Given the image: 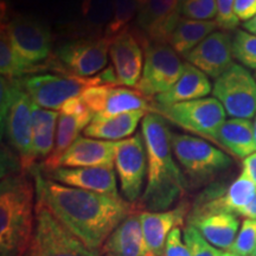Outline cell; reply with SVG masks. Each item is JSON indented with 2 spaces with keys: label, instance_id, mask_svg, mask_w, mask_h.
I'll return each mask as SVG.
<instances>
[{
  "label": "cell",
  "instance_id": "1",
  "mask_svg": "<svg viewBox=\"0 0 256 256\" xmlns=\"http://www.w3.org/2000/svg\"><path fill=\"white\" fill-rule=\"evenodd\" d=\"M36 198L92 252L102 246L122 220L132 214V204L120 197L68 186L34 174Z\"/></svg>",
  "mask_w": 256,
  "mask_h": 256
},
{
  "label": "cell",
  "instance_id": "2",
  "mask_svg": "<svg viewBox=\"0 0 256 256\" xmlns=\"http://www.w3.org/2000/svg\"><path fill=\"white\" fill-rule=\"evenodd\" d=\"M160 114L147 113L142 134L147 153V184L140 200L146 211H165L185 194L186 179L174 159L172 132Z\"/></svg>",
  "mask_w": 256,
  "mask_h": 256
},
{
  "label": "cell",
  "instance_id": "3",
  "mask_svg": "<svg viewBox=\"0 0 256 256\" xmlns=\"http://www.w3.org/2000/svg\"><path fill=\"white\" fill-rule=\"evenodd\" d=\"M36 186L23 174L5 176L0 188V255L20 256L36 223Z\"/></svg>",
  "mask_w": 256,
  "mask_h": 256
},
{
  "label": "cell",
  "instance_id": "4",
  "mask_svg": "<svg viewBox=\"0 0 256 256\" xmlns=\"http://www.w3.org/2000/svg\"><path fill=\"white\" fill-rule=\"evenodd\" d=\"M20 256H100V252L86 247L36 198L34 230Z\"/></svg>",
  "mask_w": 256,
  "mask_h": 256
},
{
  "label": "cell",
  "instance_id": "5",
  "mask_svg": "<svg viewBox=\"0 0 256 256\" xmlns=\"http://www.w3.org/2000/svg\"><path fill=\"white\" fill-rule=\"evenodd\" d=\"M112 38L106 36L87 37L63 43L49 60V66L78 78H92L101 72L108 63Z\"/></svg>",
  "mask_w": 256,
  "mask_h": 256
},
{
  "label": "cell",
  "instance_id": "6",
  "mask_svg": "<svg viewBox=\"0 0 256 256\" xmlns=\"http://www.w3.org/2000/svg\"><path fill=\"white\" fill-rule=\"evenodd\" d=\"M12 46L25 64L38 72L48 66L52 51L50 28L34 16L16 14L6 23Z\"/></svg>",
  "mask_w": 256,
  "mask_h": 256
},
{
  "label": "cell",
  "instance_id": "7",
  "mask_svg": "<svg viewBox=\"0 0 256 256\" xmlns=\"http://www.w3.org/2000/svg\"><path fill=\"white\" fill-rule=\"evenodd\" d=\"M152 110L183 130L214 140L220 126L226 122V112L216 98H203L185 101L170 107L153 104Z\"/></svg>",
  "mask_w": 256,
  "mask_h": 256
},
{
  "label": "cell",
  "instance_id": "8",
  "mask_svg": "<svg viewBox=\"0 0 256 256\" xmlns=\"http://www.w3.org/2000/svg\"><path fill=\"white\" fill-rule=\"evenodd\" d=\"M171 145L178 162L192 180L203 182L232 165L229 156L198 136L172 133Z\"/></svg>",
  "mask_w": 256,
  "mask_h": 256
},
{
  "label": "cell",
  "instance_id": "9",
  "mask_svg": "<svg viewBox=\"0 0 256 256\" xmlns=\"http://www.w3.org/2000/svg\"><path fill=\"white\" fill-rule=\"evenodd\" d=\"M185 64L168 44L151 43L145 48L142 78L136 90L148 100L170 90L183 74Z\"/></svg>",
  "mask_w": 256,
  "mask_h": 256
},
{
  "label": "cell",
  "instance_id": "10",
  "mask_svg": "<svg viewBox=\"0 0 256 256\" xmlns=\"http://www.w3.org/2000/svg\"><path fill=\"white\" fill-rule=\"evenodd\" d=\"M22 82L34 104L50 110H60L70 98L80 96L89 87L100 86L95 76L78 78L68 74H37Z\"/></svg>",
  "mask_w": 256,
  "mask_h": 256
},
{
  "label": "cell",
  "instance_id": "11",
  "mask_svg": "<svg viewBox=\"0 0 256 256\" xmlns=\"http://www.w3.org/2000/svg\"><path fill=\"white\" fill-rule=\"evenodd\" d=\"M212 94L229 116L249 120L256 115V78L240 64L216 78Z\"/></svg>",
  "mask_w": 256,
  "mask_h": 256
},
{
  "label": "cell",
  "instance_id": "12",
  "mask_svg": "<svg viewBox=\"0 0 256 256\" xmlns=\"http://www.w3.org/2000/svg\"><path fill=\"white\" fill-rule=\"evenodd\" d=\"M32 108L34 101L24 89L23 82L16 80L11 104L2 118V133L5 132L10 144L18 152L23 170L34 168L31 162Z\"/></svg>",
  "mask_w": 256,
  "mask_h": 256
},
{
  "label": "cell",
  "instance_id": "13",
  "mask_svg": "<svg viewBox=\"0 0 256 256\" xmlns=\"http://www.w3.org/2000/svg\"><path fill=\"white\" fill-rule=\"evenodd\" d=\"M114 166L124 200L134 203L142 197L147 172V153L142 134L138 133L118 142Z\"/></svg>",
  "mask_w": 256,
  "mask_h": 256
},
{
  "label": "cell",
  "instance_id": "14",
  "mask_svg": "<svg viewBox=\"0 0 256 256\" xmlns=\"http://www.w3.org/2000/svg\"><path fill=\"white\" fill-rule=\"evenodd\" d=\"M182 0H147L136 18V36L146 48L151 43L168 44L171 34L182 19Z\"/></svg>",
  "mask_w": 256,
  "mask_h": 256
},
{
  "label": "cell",
  "instance_id": "15",
  "mask_svg": "<svg viewBox=\"0 0 256 256\" xmlns=\"http://www.w3.org/2000/svg\"><path fill=\"white\" fill-rule=\"evenodd\" d=\"M232 37L226 31H215L185 56L190 64L211 78H218L232 66Z\"/></svg>",
  "mask_w": 256,
  "mask_h": 256
},
{
  "label": "cell",
  "instance_id": "16",
  "mask_svg": "<svg viewBox=\"0 0 256 256\" xmlns=\"http://www.w3.org/2000/svg\"><path fill=\"white\" fill-rule=\"evenodd\" d=\"M110 56L120 84L136 88L142 78L145 62L142 44L136 34L128 28L120 32L113 38Z\"/></svg>",
  "mask_w": 256,
  "mask_h": 256
},
{
  "label": "cell",
  "instance_id": "17",
  "mask_svg": "<svg viewBox=\"0 0 256 256\" xmlns=\"http://www.w3.org/2000/svg\"><path fill=\"white\" fill-rule=\"evenodd\" d=\"M188 212L185 203L165 211H144L140 212L144 238L150 255L164 256L166 242L174 228L183 224Z\"/></svg>",
  "mask_w": 256,
  "mask_h": 256
},
{
  "label": "cell",
  "instance_id": "18",
  "mask_svg": "<svg viewBox=\"0 0 256 256\" xmlns=\"http://www.w3.org/2000/svg\"><path fill=\"white\" fill-rule=\"evenodd\" d=\"M50 174L51 179L57 183L112 197H120L116 176L112 168H58L51 171Z\"/></svg>",
  "mask_w": 256,
  "mask_h": 256
},
{
  "label": "cell",
  "instance_id": "19",
  "mask_svg": "<svg viewBox=\"0 0 256 256\" xmlns=\"http://www.w3.org/2000/svg\"><path fill=\"white\" fill-rule=\"evenodd\" d=\"M118 142L78 136L60 158L58 168H112Z\"/></svg>",
  "mask_w": 256,
  "mask_h": 256
},
{
  "label": "cell",
  "instance_id": "20",
  "mask_svg": "<svg viewBox=\"0 0 256 256\" xmlns=\"http://www.w3.org/2000/svg\"><path fill=\"white\" fill-rule=\"evenodd\" d=\"M188 226H194L214 247L229 250L238 234L240 220L230 212L190 214Z\"/></svg>",
  "mask_w": 256,
  "mask_h": 256
},
{
  "label": "cell",
  "instance_id": "21",
  "mask_svg": "<svg viewBox=\"0 0 256 256\" xmlns=\"http://www.w3.org/2000/svg\"><path fill=\"white\" fill-rule=\"evenodd\" d=\"M100 255L147 256L150 255L144 238L140 214H130L113 230L102 246Z\"/></svg>",
  "mask_w": 256,
  "mask_h": 256
},
{
  "label": "cell",
  "instance_id": "22",
  "mask_svg": "<svg viewBox=\"0 0 256 256\" xmlns=\"http://www.w3.org/2000/svg\"><path fill=\"white\" fill-rule=\"evenodd\" d=\"M256 194V185L242 172L223 194H215L208 200H200L191 214L230 212L238 214Z\"/></svg>",
  "mask_w": 256,
  "mask_h": 256
},
{
  "label": "cell",
  "instance_id": "23",
  "mask_svg": "<svg viewBox=\"0 0 256 256\" xmlns=\"http://www.w3.org/2000/svg\"><path fill=\"white\" fill-rule=\"evenodd\" d=\"M211 92L209 78L196 66L185 63L183 74L176 84L164 94L156 96L154 101L160 107H170L185 101L203 98Z\"/></svg>",
  "mask_w": 256,
  "mask_h": 256
},
{
  "label": "cell",
  "instance_id": "24",
  "mask_svg": "<svg viewBox=\"0 0 256 256\" xmlns=\"http://www.w3.org/2000/svg\"><path fill=\"white\" fill-rule=\"evenodd\" d=\"M212 142L238 158H247L256 151L254 124L248 119L226 120Z\"/></svg>",
  "mask_w": 256,
  "mask_h": 256
},
{
  "label": "cell",
  "instance_id": "25",
  "mask_svg": "<svg viewBox=\"0 0 256 256\" xmlns=\"http://www.w3.org/2000/svg\"><path fill=\"white\" fill-rule=\"evenodd\" d=\"M60 113L56 110H44L34 104L32 108V148L31 162L38 159L46 160L55 146L57 122Z\"/></svg>",
  "mask_w": 256,
  "mask_h": 256
},
{
  "label": "cell",
  "instance_id": "26",
  "mask_svg": "<svg viewBox=\"0 0 256 256\" xmlns=\"http://www.w3.org/2000/svg\"><path fill=\"white\" fill-rule=\"evenodd\" d=\"M146 112L136 110L112 118L94 116L90 124L83 130L86 136L104 139L107 142H121L136 132L138 124L145 118Z\"/></svg>",
  "mask_w": 256,
  "mask_h": 256
},
{
  "label": "cell",
  "instance_id": "27",
  "mask_svg": "<svg viewBox=\"0 0 256 256\" xmlns=\"http://www.w3.org/2000/svg\"><path fill=\"white\" fill-rule=\"evenodd\" d=\"M218 28L216 20H192L182 18L168 40V46L178 55L186 56L202 40Z\"/></svg>",
  "mask_w": 256,
  "mask_h": 256
},
{
  "label": "cell",
  "instance_id": "28",
  "mask_svg": "<svg viewBox=\"0 0 256 256\" xmlns=\"http://www.w3.org/2000/svg\"><path fill=\"white\" fill-rule=\"evenodd\" d=\"M150 100L136 89L127 87H113L106 101L104 110L100 114L94 115L98 118H112L130 112L152 110Z\"/></svg>",
  "mask_w": 256,
  "mask_h": 256
},
{
  "label": "cell",
  "instance_id": "29",
  "mask_svg": "<svg viewBox=\"0 0 256 256\" xmlns=\"http://www.w3.org/2000/svg\"><path fill=\"white\" fill-rule=\"evenodd\" d=\"M84 130L86 127L76 118L72 116V115L60 113L58 122H57L55 146H54L51 154L44 160V170L51 172L54 170L58 168L60 158L70 148V146L78 139L80 132Z\"/></svg>",
  "mask_w": 256,
  "mask_h": 256
},
{
  "label": "cell",
  "instance_id": "30",
  "mask_svg": "<svg viewBox=\"0 0 256 256\" xmlns=\"http://www.w3.org/2000/svg\"><path fill=\"white\" fill-rule=\"evenodd\" d=\"M81 17L84 30L88 34H94V37H100V32L107 28L113 18V0H82Z\"/></svg>",
  "mask_w": 256,
  "mask_h": 256
},
{
  "label": "cell",
  "instance_id": "31",
  "mask_svg": "<svg viewBox=\"0 0 256 256\" xmlns=\"http://www.w3.org/2000/svg\"><path fill=\"white\" fill-rule=\"evenodd\" d=\"M0 72L2 78L8 80H18L31 72H38L37 69L25 64L19 58L12 46L8 28L2 24V36H0Z\"/></svg>",
  "mask_w": 256,
  "mask_h": 256
},
{
  "label": "cell",
  "instance_id": "32",
  "mask_svg": "<svg viewBox=\"0 0 256 256\" xmlns=\"http://www.w3.org/2000/svg\"><path fill=\"white\" fill-rule=\"evenodd\" d=\"M114 12L110 23L104 31V36L113 40L120 32L128 28V24L136 17L139 8L136 0H113Z\"/></svg>",
  "mask_w": 256,
  "mask_h": 256
},
{
  "label": "cell",
  "instance_id": "33",
  "mask_svg": "<svg viewBox=\"0 0 256 256\" xmlns=\"http://www.w3.org/2000/svg\"><path fill=\"white\" fill-rule=\"evenodd\" d=\"M234 57L249 69H256V34L243 30L236 31L232 37Z\"/></svg>",
  "mask_w": 256,
  "mask_h": 256
},
{
  "label": "cell",
  "instance_id": "34",
  "mask_svg": "<svg viewBox=\"0 0 256 256\" xmlns=\"http://www.w3.org/2000/svg\"><path fill=\"white\" fill-rule=\"evenodd\" d=\"M180 14L192 20H211L217 16V0H182Z\"/></svg>",
  "mask_w": 256,
  "mask_h": 256
},
{
  "label": "cell",
  "instance_id": "35",
  "mask_svg": "<svg viewBox=\"0 0 256 256\" xmlns=\"http://www.w3.org/2000/svg\"><path fill=\"white\" fill-rule=\"evenodd\" d=\"M256 249V220H244L236 236L235 242L229 249L238 256H252Z\"/></svg>",
  "mask_w": 256,
  "mask_h": 256
},
{
  "label": "cell",
  "instance_id": "36",
  "mask_svg": "<svg viewBox=\"0 0 256 256\" xmlns=\"http://www.w3.org/2000/svg\"><path fill=\"white\" fill-rule=\"evenodd\" d=\"M184 241L186 243L191 256H222L223 252L210 244L197 229L188 226L183 232Z\"/></svg>",
  "mask_w": 256,
  "mask_h": 256
},
{
  "label": "cell",
  "instance_id": "37",
  "mask_svg": "<svg viewBox=\"0 0 256 256\" xmlns=\"http://www.w3.org/2000/svg\"><path fill=\"white\" fill-rule=\"evenodd\" d=\"M113 87L114 86H92L82 92L81 98L94 115L100 114L104 110L106 101Z\"/></svg>",
  "mask_w": 256,
  "mask_h": 256
},
{
  "label": "cell",
  "instance_id": "38",
  "mask_svg": "<svg viewBox=\"0 0 256 256\" xmlns=\"http://www.w3.org/2000/svg\"><path fill=\"white\" fill-rule=\"evenodd\" d=\"M60 113L72 115V116L76 118V119L81 121V124L87 128L90 122L94 119V113L89 110V107L83 101V98L80 96H75V98H70L62 106Z\"/></svg>",
  "mask_w": 256,
  "mask_h": 256
},
{
  "label": "cell",
  "instance_id": "39",
  "mask_svg": "<svg viewBox=\"0 0 256 256\" xmlns=\"http://www.w3.org/2000/svg\"><path fill=\"white\" fill-rule=\"evenodd\" d=\"M235 0H217L216 23L224 31H232L238 28L240 19L236 17Z\"/></svg>",
  "mask_w": 256,
  "mask_h": 256
},
{
  "label": "cell",
  "instance_id": "40",
  "mask_svg": "<svg viewBox=\"0 0 256 256\" xmlns=\"http://www.w3.org/2000/svg\"><path fill=\"white\" fill-rule=\"evenodd\" d=\"M164 256H191L186 243L184 241L180 228H174L170 234Z\"/></svg>",
  "mask_w": 256,
  "mask_h": 256
},
{
  "label": "cell",
  "instance_id": "41",
  "mask_svg": "<svg viewBox=\"0 0 256 256\" xmlns=\"http://www.w3.org/2000/svg\"><path fill=\"white\" fill-rule=\"evenodd\" d=\"M234 10L240 20H250L256 16V0H235Z\"/></svg>",
  "mask_w": 256,
  "mask_h": 256
},
{
  "label": "cell",
  "instance_id": "42",
  "mask_svg": "<svg viewBox=\"0 0 256 256\" xmlns=\"http://www.w3.org/2000/svg\"><path fill=\"white\" fill-rule=\"evenodd\" d=\"M256 185V152L243 160V171Z\"/></svg>",
  "mask_w": 256,
  "mask_h": 256
},
{
  "label": "cell",
  "instance_id": "43",
  "mask_svg": "<svg viewBox=\"0 0 256 256\" xmlns=\"http://www.w3.org/2000/svg\"><path fill=\"white\" fill-rule=\"evenodd\" d=\"M238 215L246 217V220H256V194L247 206L238 211Z\"/></svg>",
  "mask_w": 256,
  "mask_h": 256
},
{
  "label": "cell",
  "instance_id": "44",
  "mask_svg": "<svg viewBox=\"0 0 256 256\" xmlns=\"http://www.w3.org/2000/svg\"><path fill=\"white\" fill-rule=\"evenodd\" d=\"M244 28L246 30H248L250 34H256V16L254 18H252L250 20L244 23Z\"/></svg>",
  "mask_w": 256,
  "mask_h": 256
},
{
  "label": "cell",
  "instance_id": "45",
  "mask_svg": "<svg viewBox=\"0 0 256 256\" xmlns=\"http://www.w3.org/2000/svg\"><path fill=\"white\" fill-rule=\"evenodd\" d=\"M136 4H138V8H139V11L142 10L144 6H145V4L147 2V0H136Z\"/></svg>",
  "mask_w": 256,
  "mask_h": 256
},
{
  "label": "cell",
  "instance_id": "46",
  "mask_svg": "<svg viewBox=\"0 0 256 256\" xmlns=\"http://www.w3.org/2000/svg\"><path fill=\"white\" fill-rule=\"evenodd\" d=\"M222 256H238V255L234 254V252H232L230 250H226V252H223V255Z\"/></svg>",
  "mask_w": 256,
  "mask_h": 256
},
{
  "label": "cell",
  "instance_id": "47",
  "mask_svg": "<svg viewBox=\"0 0 256 256\" xmlns=\"http://www.w3.org/2000/svg\"><path fill=\"white\" fill-rule=\"evenodd\" d=\"M254 138H255V144H256V115H255V120H254Z\"/></svg>",
  "mask_w": 256,
  "mask_h": 256
},
{
  "label": "cell",
  "instance_id": "48",
  "mask_svg": "<svg viewBox=\"0 0 256 256\" xmlns=\"http://www.w3.org/2000/svg\"><path fill=\"white\" fill-rule=\"evenodd\" d=\"M100 256H112V255H100ZM147 256H153V255H147Z\"/></svg>",
  "mask_w": 256,
  "mask_h": 256
},
{
  "label": "cell",
  "instance_id": "49",
  "mask_svg": "<svg viewBox=\"0 0 256 256\" xmlns=\"http://www.w3.org/2000/svg\"><path fill=\"white\" fill-rule=\"evenodd\" d=\"M252 256H256V249H255V252H254V254H252Z\"/></svg>",
  "mask_w": 256,
  "mask_h": 256
},
{
  "label": "cell",
  "instance_id": "50",
  "mask_svg": "<svg viewBox=\"0 0 256 256\" xmlns=\"http://www.w3.org/2000/svg\"><path fill=\"white\" fill-rule=\"evenodd\" d=\"M255 78H256V72H255Z\"/></svg>",
  "mask_w": 256,
  "mask_h": 256
}]
</instances>
